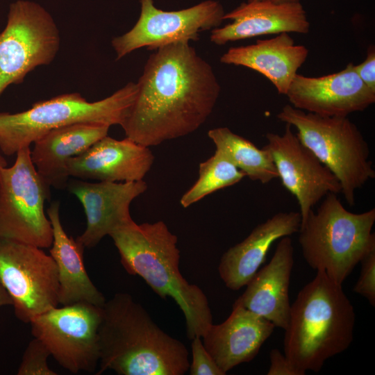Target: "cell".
Returning a JSON list of instances; mask_svg holds the SVG:
<instances>
[{"mask_svg": "<svg viewBox=\"0 0 375 375\" xmlns=\"http://www.w3.org/2000/svg\"><path fill=\"white\" fill-rule=\"evenodd\" d=\"M137 85L121 126L126 138L147 147L197 131L211 115L221 90L212 67L189 42L156 49Z\"/></svg>", "mask_w": 375, "mask_h": 375, "instance_id": "6da1fadb", "label": "cell"}, {"mask_svg": "<svg viewBox=\"0 0 375 375\" xmlns=\"http://www.w3.org/2000/svg\"><path fill=\"white\" fill-rule=\"evenodd\" d=\"M98 335L97 375L107 370L119 375H183L189 369L185 344L163 331L128 293H116L101 306Z\"/></svg>", "mask_w": 375, "mask_h": 375, "instance_id": "7a4b0ae2", "label": "cell"}, {"mask_svg": "<svg viewBox=\"0 0 375 375\" xmlns=\"http://www.w3.org/2000/svg\"><path fill=\"white\" fill-rule=\"evenodd\" d=\"M110 236L125 270L140 276L162 299H173L184 315L188 338H201L213 324L211 309L203 290L182 276L178 238L167 224L133 221Z\"/></svg>", "mask_w": 375, "mask_h": 375, "instance_id": "3957f363", "label": "cell"}, {"mask_svg": "<svg viewBox=\"0 0 375 375\" xmlns=\"http://www.w3.org/2000/svg\"><path fill=\"white\" fill-rule=\"evenodd\" d=\"M355 322L354 308L342 285L317 271L291 305L284 354L298 369L317 373L327 359L350 346Z\"/></svg>", "mask_w": 375, "mask_h": 375, "instance_id": "277c9868", "label": "cell"}, {"mask_svg": "<svg viewBox=\"0 0 375 375\" xmlns=\"http://www.w3.org/2000/svg\"><path fill=\"white\" fill-rule=\"evenodd\" d=\"M374 223V208L354 213L344 208L337 194H328L317 211L312 210L301 224L299 243L306 262L342 285L375 250Z\"/></svg>", "mask_w": 375, "mask_h": 375, "instance_id": "5b68a950", "label": "cell"}, {"mask_svg": "<svg viewBox=\"0 0 375 375\" xmlns=\"http://www.w3.org/2000/svg\"><path fill=\"white\" fill-rule=\"evenodd\" d=\"M137 92V83L130 82L97 101L73 92L36 102L20 112H0V149L6 156L15 155L51 130L77 123L122 126Z\"/></svg>", "mask_w": 375, "mask_h": 375, "instance_id": "8992f818", "label": "cell"}, {"mask_svg": "<svg viewBox=\"0 0 375 375\" xmlns=\"http://www.w3.org/2000/svg\"><path fill=\"white\" fill-rule=\"evenodd\" d=\"M277 118L296 128L301 143L333 174L347 203L355 204V194L375 178L369 148L357 126L347 117H326L287 104Z\"/></svg>", "mask_w": 375, "mask_h": 375, "instance_id": "52a82bcc", "label": "cell"}, {"mask_svg": "<svg viewBox=\"0 0 375 375\" xmlns=\"http://www.w3.org/2000/svg\"><path fill=\"white\" fill-rule=\"evenodd\" d=\"M15 155L12 166L0 167V239L50 248L53 229L44 203L51 187L37 172L30 147Z\"/></svg>", "mask_w": 375, "mask_h": 375, "instance_id": "ba28073f", "label": "cell"}, {"mask_svg": "<svg viewBox=\"0 0 375 375\" xmlns=\"http://www.w3.org/2000/svg\"><path fill=\"white\" fill-rule=\"evenodd\" d=\"M60 42L56 24L42 6L26 0L12 3L0 33V95L35 67L50 64Z\"/></svg>", "mask_w": 375, "mask_h": 375, "instance_id": "9c48e42d", "label": "cell"}, {"mask_svg": "<svg viewBox=\"0 0 375 375\" xmlns=\"http://www.w3.org/2000/svg\"><path fill=\"white\" fill-rule=\"evenodd\" d=\"M0 281L24 323L59 305L57 267L42 248L0 239Z\"/></svg>", "mask_w": 375, "mask_h": 375, "instance_id": "30bf717a", "label": "cell"}, {"mask_svg": "<svg viewBox=\"0 0 375 375\" xmlns=\"http://www.w3.org/2000/svg\"><path fill=\"white\" fill-rule=\"evenodd\" d=\"M101 307L78 302L53 307L33 317L34 338L41 340L57 362L72 373L94 372L100 348L98 329Z\"/></svg>", "mask_w": 375, "mask_h": 375, "instance_id": "8fae6325", "label": "cell"}, {"mask_svg": "<svg viewBox=\"0 0 375 375\" xmlns=\"http://www.w3.org/2000/svg\"><path fill=\"white\" fill-rule=\"evenodd\" d=\"M140 2V15L134 26L112 40L117 60L142 47L156 50L175 42L197 40L201 32L219 27L225 15L222 4L213 0L177 11L158 9L153 0Z\"/></svg>", "mask_w": 375, "mask_h": 375, "instance_id": "7c38bea8", "label": "cell"}, {"mask_svg": "<svg viewBox=\"0 0 375 375\" xmlns=\"http://www.w3.org/2000/svg\"><path fill=\"white\" fill-rule=\"evenodd\" d=\"M265 138L278 178L297 200L301 224L325 196L341 193L337 178L301 143L290 124L283 134L267 133Z\"/></svg>", "mask_w": 375, "mask_h": 375, "instance_id": "4fadbf2b", "label": "cell"}, {"mask_svg": "<svg viewBox=\"0 0 375 375\" xmlns=\"http://www.w3.org/2000/svg\"><path fill=\"white\" fill-rule=\"evenodd\" d=\"M285 95L293 107L326 117H347L375 102V91L362 82L352 62L322 76L297 74Z\"/></svg>", "mask_w": 375, "mask_h": 375, "instance_id": "5bb4252c", "label": "cell"}, {"mask_svg": "<svg viewBox=\"0 0 375 375\" xmlns=\"http://www.w3.org/2000/svg\"><path fill=\"white\" fill-rule=\"evenodd\" d=\"M67 188L82 204L86 217L85 229L76 240L92 248L106 235L133 222L130 205L148 186L143 180L90 183L81 179L69 180Z\"/></svg>", "mask_w": 375, "mask_h": 375, "instance_id": "9a60e30c", "label": "cell"}, {"mask_svg": "<svg viewBox=\"0 0 375 375\" xmlns=\"http://www.w3.org/2000/svg\"><path fill=\"white\" fill-rule=\"evenodd\" d=\"M154 156L149 147L128 138L105 136L67 162L71 177L81 180L129 182L142 181L151 169Z\"/></svg>", "mask_w": 375, "mask_h": 375, "instance_id": "2e32d148", "label": "cell"}, {"mask_svg": "<svg viewBox=\"0 0 375 375\" xmlns=\"http://www.w3.org/2000/svg\"><path fill=\"white\" fill-rule=\"evenodd\" d=\"M275 326L235 301L228 317L212 324L201 337L203 344L226 374L237 365L251 361Z\"/></svg>", "mask_w": 375, "mask_h": 375, "instance_id": "e0dca14e", "label": "cell"}, {"mask_svg": "<svg viewBox=\"0 0 375 375\" xmlns=\"http://www.w3.org/2000/svg\"><path fill=\"white\" fill-rule=\"evenodd\" d=\"M293 265L292 241L285 236L278 242L270 261L257 271L235 301L285 330L291 307L289 287Z\"/></svg>", "mask_w": 375, "mask_h": 375, "instance_id": "ac0fdd59", "label": "cell"}, {"mask_svg": "<svg viewBox=\"0 0 375 375\" xmlns=\"http://www.w3.org/2000/svg\"><path fill=\"white\" fill-rule=\"evenodd\" d=\"M224 19L233 22L212 30L210 39L215 44L282 33L305 34L310 29L306 12L300 2L248 1L225 13Z\"/></svg>", "mask_w": 375, "mask_h": 375, "instance_id": "d6986e66", "label": "cell"}, {"mask_svg": "<svg viewBox=\"0 0 375 375\" xmlns=\"http://www.w3.org/2000/svg\"><path fill=\"white\" fill-rule=\"evenodd\" d=\"M301 222L299 212H278L256 226L242 242L229 248L218 266L226 287L238 290L245 286L265 260L273 243L299 232Z\"/></svg>", "mask_w": 375, "mask_h": 375, "instance_id": "ffe728a7", "label": "cell"}, {"mask_svg": "<svg viewBox=\"0 0 375 375\" xmlns=\"http://www.w3.org/2000/svg\"><path fill=\"white\" fill-rule=\"evenodd\" d=\"M110 126L97 123H77L55 128L34 142L33 163L50 186L65 189L69 176L67 162L108 135Z\"/></svg>", "mask_w": 375, "mask_h": 375, "instance_id": "44dd1931", "label": "cell"}, {"mask_svg": "<svg viewBox=\"0 0 375 375\" xmlns=\"http://www.w3.org/2000/svg\"><path fill=\"white\" fill-rule=\"evenodd\" d=\"M308 55L305 46L295 44L288 33H282L270 39L258 40L253 44L230 48L221 56L220 62L259 72L279 94L285 95Z\"/></svg>", "mask_w": 375, "mask_h": 375, "instance_id": "7402d4cb", "label": "cell"}, {"mask_svg": "<svg viewBox=\"0 0 375 375\" xmlns=\"http://www.w3.org/2000/svg\"><path fill=\"white\" fill-rule=\"evenodd\" d=\"M47 213L53 229V242L49 252L58 270L59 305L83 302L101 307L106 298L87 273L83 255L85 247L69 236L62 225L60 202H53Z\"/></svg>", "mask_w": 375, "mask_h": 375, "instance_id": "603a6c76", "label": "cell"}, {"mask_svg": "<svg viewBox=\"0 0 375 375\" xmlns=\"http://www.w3.org/2000/svg\"><path fill=\"white\" fill-rule=\"evenodd\" d=\"M208 135L219 151L252 181L266 184L278 178L269 149H260L227 127L208 131Z\"/></svg>", "mask_w": 375, "mask_h": 375, "instance_id": "cb8c5ba5", "label": "cell"}, {"mask_svg": "<svg viewBox=\"0 0 375 375\" xmlns=\"http://www.w3.org/2000/svg\"><path fill=\"white\" fill-rule=\"evenodd\" d=\"M245 176L243 172L215 150L210 158L199 164L198 179L181 197L180 203L188 208L214 192L239 183Z\"/></svg>", "mask_w": 375, "mask_h": 375, "instance_id": "d4e9b609", "label": "cell"}, {"mask_svg": "<svg viewBox=\"0 0 375 375\" xmlns=\"http://www.w3.org/2000/svg\"><path fill=\"white\" fill-rule=\"evenodd\" d=\"M51 353L45 344L34 338L26 348L17 375H57L48 365Z\"/></svg>", "mask_w": 375, "mask_h": 375, "instance_id": "484cf974", "label": "cell"}, {"mask_svg": "<svg viewBox=\"0 0 375 375\" xmlns=\"http://www.w3.org/2000/svg\"><path fill=\"white\" fill-rule=\"evenodd\" d=\"M191 351L192 361L188 369L190 375H225L206 349L201 338L192 340Z\"/></svg>", "mask_w": 375, "mask_h": 375, "instance_id": "4316f807", "label": "cell"}, {"mask_svg": "<svg viewBox=\"0 0 375 375\" xmlns=\"http://www.w3.org/2000/svg\"><path fill=\"white\" fill-rule=\"evenodd\" d=\"M361 269L353 291L375 306V250L367 254L360 262Z\"/></svg>", "mask_w": 375, "mask_h": 375, "instance_id": "83f0119b", "label": "cell"}, {"mask_svg": "<svg viewBox=\"0 0 375 375\" xmlns=\"http://www.w3.org/2000/svg\"><path fill=\"white\" fill-rule=\"evenodd\" d=\"M267 375H305L306 372L294 367L278 349H272Z\"/></svg>", "mask_w": 375, "mask_h": 375, "instance_id": "f1b7e54d", "label": "cell"}, {"mask_svg": "<svg viewBox=\"0 0 375 375\" xmlns=\"http://www.w3.org/2000/svg\"><path fill=\"white\" fill-rule=\"evenodd\" d=\"M354 69L362 82L371 90L375 91V51L371 47L363 62L354 65Z\"/></svg>", "mask_w": 375, "mask_h": 375, "instance_id": "f546056e", "label": "cell"}, {"mask_svg": "<svg viewBox=\"0 0 375 375\" xmlns=\"http://www.w3.org/2000/svg\"><path fill=\"white\" fill-rule=\"evenodd\" d=\"M6 306H12V301L0 281V308Z\"/></svg>", "mask_w": 375, "mask_h": 375, "instance_id": "4dcf8cb0", "label": "cell"}, {"mask_svg": "<svg viewBox=\"0 0 375 375\" xmlns=\"http://www.w3.org/2000/svg\"><path fill=\"white\" fill-rule=\"evenodd\" d=\"M249 1H269L274 3H294L300 2V0H249Z\"/></svg>", "mask_w": 375, "mask_h": 375, "instance_id": "1f68e13d", "label": "cell"}, {"mask_svg": "<svg viewBox=\"0 0 375 375\" xmlns=\"http://www.w3.org/2000/svg\"><path fill=\"white\" fill-rule=\"evenodd\" d=\"M7 166V162L5 160V158L0 155V167H3Z\"/></svg>", "mask_w": 375, "mask_h": 375, "instance_id": "d6a6232c", "label": "cell"}]
</instances>
